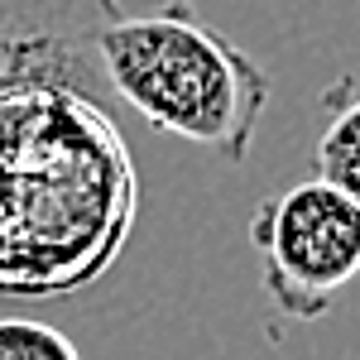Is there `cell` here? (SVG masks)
Listing matches in <instances>:
<instances>
[{
    "label": "cell",
    "mask_w": 360,
    "mask_h": 360,
    "mask_svg": "<svg viewBox=\"0 0 360 360\" xmlns=\"http://www.w3.org/2000/svg\"><path fill=\"white\" fill-rule=\"evenodd\" d=\"M259 288L288 322H322L360 278V202L312 173L269 193L250 217Z\"/></svg>",
    "instance_id": "3"
},
{
    "label": "cell",
    "mask_w": 360,
    "mask_h": 360,
    "mask_svg": "<svg viewBox=\"0 0 360 360\" xmlns=\"http://www.w3.org/2000/svg\"><path fill=\"white\" fill-rule=\"evenodd\" d=\"M139 207L111 101L72 82L0 91V298H68L111 269Z\"/></svg>",
    "instance_id": "1"
},
{
    "label": "cell",
    "mask_w": 360,
    "mask_h": 360,
    "mask_svg": "<svg viewBox=\"0 0 360 360\" xmlns=\"http://www.w3.org/2000/svg\"><path fill=\"white\" fill-rule=\"evenodd\" d=\"M317 173L360 202V91L332 106V120L317 139Z\"/></svg>",
    "instance_id": "5"
},
{
    "label": "cell",
    "mask_w": 360,
    "mask_h": 360,
    "mask_svg": "<svg viewBox=\"0 0 360 360\" xmlns=\"http://www.w3.org/2000/svg\"><path fill=\"white\" fill-rule=\"evenodd\" d=\"M106 86L154 130L240 164L269 111V72L197 15L168 0L149 15H115L96 34Z\"/></svg>",
    "instance_id": "2"
},
{
    "label": "cell",
    "mask_w": 360,
    "mask_h": 360,
    "mask_svg": "<svg viewBox=\"0 0 360 360\" xmlns=\"http://www.w3.org/2000/svg\"><path fill=\"white\" fill-rule=\"evenodd\" d=\"M120 0H0V91L20 82H72L115 101L96 34Z\"/></svg>",
    "instance_id": "4"
},
{
    "label": "cell",
    "mask_w": 360,
    "mask_h": 360,
    "mask_svg": "<svg viewBox=\"0 0 360 360\" xmlns=\"http://www.w3.org/2000/svg\"><path fill=\"white\" fill-rule=\"evenodd\" d=\"M0 360H82L68 332L39 317H0Z\"/></svg>",
    "instance_id": "6"
}]
</instances>
